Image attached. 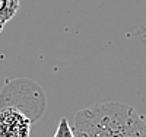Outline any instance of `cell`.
I'll return each mask as SVG.
<instances>
[{"instance_id": "cell-4", "label": "cell", "mask_w": 146, "mask_h": 137, "mask_svg": "<svg viewBox=\"0 0 146 137\" xmlns=\"http://www.w3.org/2000/svg\"><path fill=\"white\" fill-rule=\"evenodd\" d=\"M53 137H75V133H73L72 126L69 124V121L64 117L58 121L57 130H56V133H54Z\"/></svg>"}, {"instance_id": "cell-3", "label": "cell", "mask_w": 146, "mask_h": 137, "mask_svg": "<svg viewBox=\"0 0 146 137\" xmlns=\"http://www.w3.org/2000/svg\"><path fill=\"white\" fill-rule=\"evenodd\" d=\"M19 6V0H0V32L5 29L6 23L18 13Z\"/></svg>"}, {"instance_id": "cell-2", "label": "cell", "mask_w": 146, "mask_h": 137, "mask_svg": "<svg viewBox=\"0 0 146 137\" xmlns=\"http://www.w3.org/2000/svg\"><path fill=\"white\" fill-rule=\"evenodd\" d=\"M31 118L15 107L0 109V137H29Z\"/></svg>"}, {"instance_id": "cell-1", "label": "cell", "mask_w": 146, "mask_h": 137, "mask_svg": "<svg viewBox=\"0 0 146 137\" xmlns=\"http://www.w3.org/2000/svg\"><path fill=\"white\" fill-rule=\"evenodd\" d=\"M72 128L75 137H146L143 117L123 102H104L80 109Z\"/></svg>"}]
</instances>
